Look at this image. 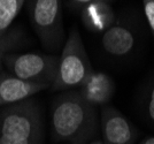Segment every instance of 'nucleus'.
Listing matches in <instances>:
<instances>
[{
  "label": "nucleus",
  "instance_id": "f257e3e1",
  "mask_svg": "<svg viewBox=\"0 0 154 144\" xmlns=\"http://www.w3.org/2000/svg\"><path fill=\"white\" fill-rule=\"evenodd\" d=\"M50 126L55 142L88 144L100 127L97 107L89 104L77 89L55 97L51 105Z\"/></svg>",
  "mask_w": 154,
  "mask_h": 144
},
{
  "label": "nucleus",
  "instance_id": "f03ea898",
  "mask_svg": "<svg viewBox=\"0 0 154 144\" xmlns=\"http://www.w3.org/2000/svg\"><path fill=\"white\" fill-rule=\"evenodd\" d=\"M44 119L36 99L0 108V144H43Z\"/></svg>",
  "mask_w": 154,
  "mask_h": 144
},
{
  "label": "nucleus",
  "instance_id": "7ed1b4c3",
  "mask_svg": "<svg viewBox=\"0 0 154 144\" xmlns=\"http://www.w3.org/2000/svg\"><path fill=\"white\" fill-rule=\"evenodd\" d=\"M92 72V65L81 33L77 28H72L59 57L57 76L50 89L52 91L78 89Z\"/></svg>",
  "mask_w": 154,
  "mask_h": 144
},
{
  "label": "nucleus",
  "instance_id": "20e7f679",
  "mask_svg": "<svg viewBox=\"0 0 154 144\" xmlns=\"http://www.w3.org/2000/svg\"><path fill=\"white\" fill-rule=\"evenodd\" d=\"M4 65L8 73L19 79L51 88L58 72L59 57L37 52L8 53Z\"/></svg>",
  "mask_w": 154,
  "mask_h": 144
},
{
  "label": "nucleus",
  "instance_id": "39448f33",
  "mask_svg": "<svg viewBox=\"0 0 154 144\" xmlns=\"http://www.w3.org/2000/svg\"><path fill=\"white\" fill-rule=\"evenodd\" d=\"M29 15L42 44L50 50L58 49L64 36L62 0H30Z\"/></svg>",
  "mask_w": 154,
  "mask_h": 144
},
{
  "label": "nucleus",
  "instance_id": "423d86ee",
  "mask_svg": "<svg viewBox=\"0 0 154 144\" xmlns=\"http://www.w3.org/2000/svg\"><path fill=\"white\" fill-rule=\"evenodd\" d=\"M100 128L103 144H135L138 131L119 110L103 106L100 111Z\"/></svg>",
  "mask_w": 154,
  "mask_h": 144
},
{
  "label": "nucleus",
  "instance_id": "0eeeda50",
  "mask_svg": "<svg viewBox=\"0 0 154 144\" xmlns=\"http://www.w3.org/2000/svg\"><path fill=\"white\" fill-rule=\"evenodd\" d=\"M50 89L42 83L28 82L12 75L8 72H0V108L23 102L37 95L38 92Z\"/></svg>",
  "mask_w": 154,
  "mask_h": 144
},
{
  "label": "nucleus",
  "instance_id": "6e6552de",
  "mask_svg": "<svg viewBox=\"0 0 154 144\" xmlns=\"http://www.w3.org/2000/svg\"><path fill=\"white\" fill-rule=\"evenodd\" d=\"M78 92L92 106H105L115 93V82L108 74L93 70L78 88Z\"/></svg>",
  "mask_w": 154,
  "mask_h": 144
},
{
  "label": "nucleus",
  "instance_id": "1a4fd4ad",
  "mask_svg": "<svg viewBox=\"0 0 154 144\" xmlns=\"http://www.w3.org/2000/svg\"><path fill=\"white\" fill-rule=\"evenodd\" d=\"M136 45V33L129 26L115 22L101 36L103 51L112 57H125Z\"/></svg>",
  "mask_w": 154,
  "mask_h": 144
},
{
  "label": "nucleus",
  "instance_id": "9d476101",
  "mask_svg": "<svg viewBox=\"0 0 154 144\" xmlns=\"http://www.w3.org/2000/svg\"><path fill=\"white\" fill-rule=\"evenodd\" d=\"M84 26L92 33H105L116 22V15L107 1H94L81 9Z\"/></svg>",
  "mask_w": 154,
  "mask_h": 144
},
{
  "label": "nucleus",
  "instance_id": "9b49d317",
  "mask_svg": "<svg viewBox=\"0 0 154 144\" xmlns=\"http://www.w3.org/2000/svg\"><path fill=\"white\" fill-rule=\"evenodd\" d=\"M24 1L26 0H0V36L9 30Z\"/></svg>",
  "mask_w": 154,
  "mask_h": 144
},
{
  "label": "nucleus",
  "instance_id": "f8f14e48",
  "mask_svg": "<svg viewBox=\"0 0 154 144\" xmlns=\"http://www.w3.org/2000/svg\"><path fill=\"white\" fill-rule=\"evenodd\" d=\"M23 39V33L20 29H13L8 30L5 35L0 36V72L4 65V60L8 53H11L12 50L19 47Z\"/></svg>",
  "mask_w": 154,
  "mask_h": 144
},
{
  "label": "nucleus",
  "instance_id": "ddd939ff",
  "mask_svg": "<svg viewBox=\"0 0 154 144\" xmlns=\"http://www.w3.org/2000/svg\"><path fill=\"white\" fill-rule=\"evenodd\" d=\"M144 113L148 122L154 124V82H152L146 91L144 100Z\"/></svg>",
  "mask_w": 154,
  "mask_h": 144
},
{
  "label": "nucleus",
  "instance_id": "4468645a",
  "mask_svg": "<svg viewBox=\"0 0 154 144\" xmlns=\"http://www.w3.org/2000/svg\"><path fill=\"white\" fill-rule=\"evenodd\" d=\"M143 8L154 39V0H143Z\"/></svg>",
  "mask_w": 154,
  "mask_h": 144
},
{
  "label": "nucleus",
  "instance_id": "2eb2a0df",
  "mask_svg": "<svg viewBox=\"0 0 154 144\" xmlns=\"http://www.w3.org/2000/svg\"><path fill=\"white\" fill-rule=\"evenodd\" d=\"M94 1H107V2H109V1H112V0H70V4L75 7V8L82 9L84 6L89 5L91 2H94Z\"/></svg>",
  "mask_w": 154,
  "mask_h": 144
},
{
  "label": "nucleus",
  "instance_id": "dca6fc26",
  "mask_svg": "<svg viewBox=\"0 0 154 144\" xmlns=\"http://www.w3.org/2000/svg\"><path fill=\"white\" fill-rule=\"evenodd\" d=\"M138 144H154V136H148V137L144 138Z\"/></svg>",
  "mask_w": 154,
  "mask_h": 144
},
{
  "label": "nucleus",
  "instance_id": "f3484780",
  "mask_svg": "<svg viewBox=\"0 0 154 144\" xmlns=\"http://www.w3.org/2000/svg\"><path fill=\"white\" fill-rule=\"evenodd\" d=\"M88 144H103V139H93V141H91L90 143Z\"/></svg>",
  "mask_w": 154,
  "mask_h": 144
}]
</instances>
